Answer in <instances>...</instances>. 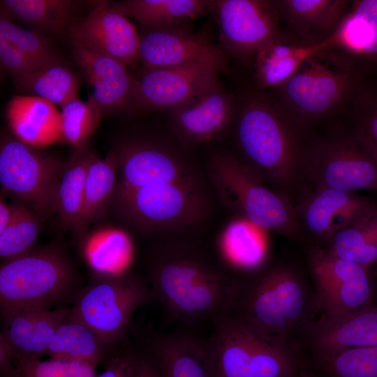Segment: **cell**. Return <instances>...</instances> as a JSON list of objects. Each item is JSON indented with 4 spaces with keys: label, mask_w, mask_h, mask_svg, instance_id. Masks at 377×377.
Here are the masks:
<instances>
[{
    "label": "cell",
    "mask_w": 377,
    "mask_h": 377,
    "mask_svg": "<svg viewBox=\"0 0 377 377\" xmlns=\"http://www.w3.org/2000/svg\"><path fill=\"white\" fill-rule=\"evenodd\" d=\"M114 149L119 169L111 206L126 224L170 235L197 227L209 215L212 185L182 147L134 139Z\"/></svg>",
    "instance_id": "obj_1"
},
{
    "label": "cell",
    "mask_w": 377,
    "mask_h": 377,
    "mask_svg": "<svg viewBox=\"0 0 377 377\" xmlns=\"http://www.w3.org/2000/svg\"><path fill=\"white\" fill-rule=\"evenodd\" d=\"M233 126L237 156L296 208L311 191L306 154L312 131L272 93L259 90L237 99Z\"/></svg>",
    "instance_id": "obj_2"
},
{
    "label": "cell",
    "mask_w": 377,
    "mask_h": 377,
    "mask_svg": "<svg viewBox=\"0 0 377 377\" xmlns=\"http://www.w3.org/2000/svg\"><path fill=\"white\" fill-rule=\"evenodd\" d=\"M149 286L170 319L186 325L214 323L232 309L239 282L198 244L163 243L147 264Z\"/></svg>",
    "instance_id": "obj_3"
},
{
    "label": "cell",
    "mask_w": 377,
    "mask_h": 377,
    "mask_svg": "<svg viewBox=\"0 0 377 377\" xmlns=\"http://www.w3.org/2000/svg\"><path fill=\"white\" fill-rule=\"evenodd\" d=\"M363 77L338 54L321 50L272 94L308 130L343 114Z\"/></svg>",
    "instance_id": "obj_4"
},
{
    "label": "cell",
    "mask_w": 377,
    "mask_h": 377,
    "mask_svg": "<svg viewBox=\"0 0 377 377\" xmlns=\"http://www.w3.org/2000/svg\"><path fill=\"white\" fill-rule=\"evenodd\" d=\"M312 302L300 274L286 265L262 272L248 285L239 283L230 316L270 337L290 341L311 320Z\"/></svg>",
    "instance_id": "obj_5"
},
{
    "label": "cell",
    "mask_w": 377,
    "mask_h": 377,
    "mask_svg": "<svg viewBox=\"0 0 377 377\" xmlns=\"http://www.w3.org/2000/svg\"><path fill=\"white\" fill-rule=\"evenodd\" d=\"M205 170L221 202L235 216L265 232L290 238L301 235L295 206L268 186L237 155L216 152L209 158Z\"/></svg>",
    "instance_id": "obj_6"
},
{
    "label": "cell",
    "mask_w": 377,
    "mask_h": 377,
    "mask_svg": "<svg viewBox=\"0 0 377 377\" xmlns=\"http://www.w3.org/2000/svg\"><path fill=\"white\" fill-rule=\"evenodd\" d=\"M207 341L213 377H297L295 347L230 316L214 323Z\"/></svg>",
    "instance_id": "obj_7"
},
{
    "label": "cell",
    "mask_w": 377,
    "mask_h": 377,
    "mask_svg": "<svg viewBox=\"0 0 377 377\" xmlns=\"http://www.w3.org/2000/svg\"><path fill=\"white\" fill-rule=\"evenodd\" d=\"M75 274L64 252L45 246L3 260L0 267V312L51 309L71 295Z\"/></svg>",
    "instance_id": "obj_8"
},
{
    "label": "cell",
    "mask_w": 377,
    "mask_h": 377,
    "mask_svg": "<svg viewBox=\"0 0 377 377\" xmlns=\"http://www.w3.org/2000/svg\"><path fill=\"white\" fill-rule=\"evenodd\" d=\"M311 190L377 191V156L347 123L332 121L313 135L306 154Z\"/></svg>",
    "instance_id": "obj_9"
},
{
    "label": "cell",
    "mask_w": 377,
    "mask_h": 377,
    "mask_svg": "<svg viewBox=\"0 0 377 377\" xmlns=\"http://www.w3.org/2000/svg\"><path fill=\"white\" fill-rule=\"evenodd\" d=\"M154 300L149 285L135 274L126 271L112 275L96 274L77 293L69 313L115 348L135 311Z\"/></svg>",
    "instance_id": "obj_10"
},
{
    "label": "cell",
    "mask_w": 377,
    "mask_h": 377,
    "mask_svg": "<svg viewBox=\"0 0 377 377\" xmlns=\"http://www.w3.org/2000/svg\"><path fill=\"white\" fill-rule=\"evenodd\" d=\"M65 162L15 137L3 135L0 145L2 195L25 205L44 221L57 213V193Z\"/></svg>",
    "instance_id": "obj_11"
},
{
    "label": "cell",
    "mask_w": 377,
    "mask_h": 377,
    "mask_svg": "<svg viewBox=\"0 0 377 377\" xmlns=\"http://www.w3.org/2000/svg\"><path fill=\"white\" fill-rule=\"evenodd\" d=\"M309 265L316 288L314 303L322 316H340L374 304L370 269L322 247L312 249Z\"/></svg>",
    "instance_id": "obj_12"
},
{
    "label": "cell",
    "mask_w": 377,
    "mask_h": 377,
    "mask_svg": "<svg viewBox=\"0 0 377 377\" xmlns=\"http://www.w3.org/2000/svg\"><path fill=\"white\" fill-rule=\"evenodd\" d=\"M220 48L244 66L258 50L281 31L275 1L216 0L214 10Z\"/></svg>",
    "instance_id": "obj_13"
},
{
    "label": "cell",
    "mask_w": 377,
    "mask_h": 377,
    "mask_svg": "<svg viewBox=\"0 0 377 377\" xmlns=\"http://www.w3.org/2000/svg\"><path fill=\"white\" fill-rule=\"evenodd\" d=\"M140 34L139 61L142 69L204 64L219 73L228 69L227 55L207 36L195 33L186 23L145 28Z\"/></svg>",
    "instance_id": "obj_14"
},
{
    "label": "cell",
    "mask_w": 377,
    "mask_h": 377,
    "mask_svg": "<svg viewBox=\"0 0 377 377\" xmlns=\"http://www.w3.org/2000/svg\"><path fill=\"white\" fill-rule=\"evenodd\" d=\"M219 73L204 64L142 69L131 103L141 110H171L220 83Z\"/></svg>",
    "instance_id": "obj_15"
},
{
    "label": "cell",
    "mask_w": 377,
    "mask_h": 377,
    "mask_svg": "<svg viewBox=\"0 0 377 377\" xmlns=\"http://www.w3.org/2000/svg\"><path fill=\"white\" fill-rule=\"evenodd\" d=\"M237 98L220 83L169 110L171 130L182 148H192L226 133L233 126Z\"/></svg>",
    "instance_id": "obj_16"
},
{
    "label": "cell",
    "mask_w": 377,
    "mask_h": 377,
    "mask_svg": "<svg viewBox=\"0 0 377 377\" xmlns=\"http://www.w3.org/2000/svg\"><path fill=\"white\" fill-rule=\"evenodd\" d=\"M376 204L353 192L312 189L296 207L302 232L325 244L340 230L350 226Z\"/></svg>",
    "instance_id": "obj_17"
},
{
    "label": "cell",
    "mask_w": 377,
    "mask_h": 377,
    "mask_svg": "<svg viewBox=\"0 0 377 377\" xmlns=\"http://www.w3.org/2000/svg\"><path fill=\"white\" fill-rule=\"evenodd\" d=\"M72 40L126 66L139 61L140 36L128 18L109 2L98 3L71 29Z\"/></svg>",
    "instance_id": "obj_18"
},
{
    "label": "cell",
    "mask_w": 377,
    "mask_h": 377,
    "mask_svg": "<svg viewBox=\"0 0 377 377\" xmlns=\"http://www.w3.org/2000/svg\"><path fill=\"white\" fill-rule=\"evenodd\" d=\"M360 75L377 67V0H355L323 42Z\"/></svg>",
    "instance_id": "obj_19"
},
{
    "label": "cell",
    "mask_w": 377,
    "mask_h": 377,
    "mask_svg": "<svg viewBox=\"0 0 377 377\" xmlns=\"http://www.w3.org/2000/svg\"><path fill=\"white\" fill-rule=\"evenodd\" d=\"M301 331L317 357L377 345V304L340 316L311 319Z\"/></svg>",
    "instance_id": "obj_20"
},
{
    "label": "cell",
    "mask_w": 377,
    "mask_h": 377,
    "mask_svg": "<svg viewBox=\"0 0 377 377\" xmlns=\"http://www.w3.org/2000/svg\"><path fill=\"white\" fill-rule=\"evenodd\" d=\"M73 53L102 114L131 106L135 77L121 61L72 40Z\"/></svg>",
    "instance_id": "obj_21"
},
{
    "label": "cell",
    "mask_w": 377,
    "mask_h": 377,
    "mask_svg": "<svg viewBox=\"0 0 377 377\" xmlns=\"http://www.w3.org/2000/svg\"><path fill=\"white\" fill-rule=\"evenodd\" d=\"M145 352L161 377H213L208 341L192 334L172 332L149 335Z\"/></svg>",
    "instance_id": "obj_22"
},
{
    "label": "cell",
    "mask_w": 377,
    "mask_h": 377,
    "mask_svg": "<svg viewBox=\"0 0 377 377\" xmlns=\"http://www.w3.org/2000/svg\"><path fill=\"white\" fill-rule=\"evenodd\" d=\"M347 0H275L281 22L293 38L317 45L334 33L349 8Z\"/></svg>",
    "instance_id": "obj_23"
},
{
    "label": "cell",
    "mask_w": 377,
    "mask_h": 377,
    "mask_svg": "<svg viewBox=\"0 0 377 377\" xmlns=\"http://www.w3.org/2000/svg\"><path fill=\"white\" fill-rule=\"evenodd\" d=\"M6 116L15 137L31 147L38 149L63 141L60 111L47 100L14 95L7 104Z\"/></svg>",
    "instance_id": "obj_24"
},
{
    "label": "cell",
    "mask_w": 377,
    "mask_h": 377,
    "mask_svg": "<svg viewBox=\"0 0 377 377\" xmlns=\"http://www.w3.org/2000/svg\"><path fill=\"white\" fill-rule=\"evenodd\" d=\"M324 49L323 42L305 44L281 31L256 53L253 64L259 91L274 90L286 83L311 54Z\"/></svg>",
    "instance_id": "obj_25"
},
{
    "label": "cell",
    "mask_w": 377,
    "mask_h": 377,
    "mask_svg": "<svg viewBox=\"0 0 377 377\" xmlns=\"http://www.w3.org/2000/svg\"><path fill=\"white\" fill-rule=\"evenodd\" d=\"M70 309H38L15 312L5 318L1 335L14 354L40 358Z\"/></svg>",
    "instance_id": "obj_26"
},
{
    "label": "cell",
    "mask_w": 377,
    "mask_h": 377,
    "mask_svg": "<svg viewBox=\"0 0 377 377\" xmlns=\"http://www.w3.org/2000/svg\"><path fill=\"white\" fill-rule=\"evenodd\" d=\"M216 1L125 0L110 4L115 10L135 20L145 28H156L186 23L212 12Z\"/></svg>",
    "instance_id": "obj_27"
},
{
    "label": "cell",
    "mask_w": 377,
    "mask_h": 377,
    "mask_svg": "<svg viewBox=\"0 0 377 377\" xmlns=\"http://www.w3.org/2000/svg\"><path fill=\"white\" fill-rule=\"evenodd\" d=\"M90 327L69 312L57 329L45 355L50 358L98 366L117 353Z\"/></svg>",
    "instance_id": "obj_28"
},
{
    "label": "cell",
    "mask_w": 377,
    "mask_h": 377,
    "mask_svg": "<svg viewBox=\"0 0 377 377\" xmlns=\"http://www.w3.org/2000/svg\"><path fill=\"white\" fill-rule=\"evenodd\" d=\"M265 232L247 220L234 216L223 228L219 238L222 258L238 270L259 269L266 258Z\"/></svg>",
    "instance_id": "obj_29"
},
{
    "label": "cell",
    "mask_w": 377,
    "mask_h": 377,
    "mask_svg": "<svg viewBox=\"0 0 377 377\" xmlns=\"http://www.w3.org/2000/svg\"><path fill=\"white\" fill-rule=\"evenodd\" d=\"M119 161L115 149L104 158H92L86 175L82 218L77 236L101 218L111 206L118 179Z\"/></svg>",
    "instance_id": "obj_30"
},
{
    "label": "cell",
    "mask_w": 377,
    "mask_h": 377,
    "mask_svg": "<svg viewBox=\"0 0 377 377\" xmlns=\"http://www.w3.org/2000/svg\"><path fill=\"white\" fill-rule=\"evenodd\" d=\"M94 155L87 147L75 149L65 162L58 185L57 213L59 225L75 236L82 218L86 175Z\"/></svg>",
    "instance_id": "obj_31"
},
{
    "label": "cell",
    "mask_w": 377,
    "mask_h": 377,
    "mask_svg": "<svg viewBox=\"0 0 377 377\" xmlns=\"http://www.w3.org/2000/svg\"><path fill=\"white\" fill-rule=\"evenodd\" d=\"M13 81L20 94L37 96L60 107L78 97V77L59 60Z\"/></svg>",
    "instance_id": "obj_32"
},
{
    "label": "cell",
    "mask_w": 377,
    "mask_h": 377,
    "mask_svg": "<svg viewBox=\"0 0 377 377\" xmlns=\"http://www.w3.org/2000/svg\"><path fill=\"white\" fill-rule=\"evenodd\" d=\"M332 254L366 268L377 263V205L364 216L337 232L325 247Z\"/></svg>",
    "instance_id": "obj_33"
},
{
    "label": "cell",
    "mask_w": 377,
    "mask_h": 377,
    "mask_svg": "<svg viewBox=\"0 0 377 377\" xmlns=\"http://www.w3.org/2000/svg\"><path fill=\"white\" fill-rule=\"evenodd\" d=\"M75 3L69 0H3L10 16L45 33L54 34L68 24Z\"/></svg>",
    "instance_id": "obj_34"
},
{
    "label": "cell",
    "mask_w": 377,
    "mask_h": 377,
    "mask_svg": "<svg viewBox=\"0 0 377 377\" xmlns=\"http://www.w3.org/2000/svg\"><path fill=\"white\" fill-rule=\"evenodd\" d=\"M13 214L8 226L0 232V257L9 260L34 249L42 219L29 207L20 202L13 203Z\"/></svg>",
    "instance_id": "obj_35"
},
{
    "label": "cell",
    "mask_w": 377,
    "mask_h": 377,
    "mask_svg": "<svg viewBox=\"0 0 377 377\" xmlns=\"http://www.w3.org/2000/svg\"><path fill=\"white\" fill-rule=\"evenodd\" d=\"M61 108L63 141L75 149L87 147L98 126L103 114L101 110L90 97L87 101L75 98Z\"/></svg>",
    "instance_id": "obj_36"
},
{
    "label": "cell",
    "mask_w": 377,
    "mask_h": 377,
    "mask_svg": "<svg viewBox=\"0 0 377 377\" xmlns=\"http://www.w3.org/2000/svg\"><path fill=\"white\" fill-rule=\"evenodd\" d=\"M328 377H377V345L318 357Z\"/></svg>",
    "instance_id": "obj_37"
},
{
    "label": "cell",
    "mask_w": 377,
    "mask_h": 377,
    "mask_svg": "<svg viewBox=\"0 0 377 377\" xmlns=\"http://www.w3.org/2000/svg\"><path fill=\"white\" fill-rule=\"evenodd\" d=\"M343 114L377 156V87L363 80Z\"/></svg>",
    "instance_id": "obj_38"
},
{
    "label": "cell",
    "mask_w": 377,
    "mask_h": 377,
    "mask_svg": "<svg viewBox=\"0 0 377 377\" xmlns=\"http://www.w3.org/2000/svg\"><path fill=\"white\" fill-rule=\"evenodd\" d=\"M0 36L17 47L37 68L59 59L50 43L39 33L15 24L1 7Z\"/></svg>",
    "instance_id": "obj_39"
},
{
    "label": "cell",
    "mask_w": 377,
    "mask_h": 377,
    "mask_svg": "<svg viewBox=\"0 0 377 377\" xmlns=\"http://www.w3.org/2000/svg\"><path fill=\"white\" fill-rule=\"evenodd\" d=\"M13 361L21 377H96L94 364L50 358L27 357L13 353Z\"/></svg>",
    "instance_id": "obj_40"
},
{
    "label": "cell",
    "mask_w": 377,
    "mask_h": 377,
    "mask_svg": "<svg viewBox=\"0 0 377 377\" xmlns=\"http://www.w3.org/2000/svg\"><path fill=\"white\" fill-rule=\"evenodd\" d=\"M0 61L13 80L36 70L31 60L13 43L0 36Z\"/></svg>",
    "instance_id": "obj_41"
},
{
    "label": "cell",
    "mask_w": 377,
    "mask_h": 377,
    "mask_svg": "<svg viewBox=\"0 0 377 377\" xmlns=\"http://www.w3.org/2000/svg\"><path fill=\"white\" fill-rule=\"evenodd\" d=\"M96 377H133V352L116 353L105 364V370Z\"/></svg>",
    "instance_id": "obj_42"
},
{
    "label": "cell",
    "mask_w": 377,
    "mask_h": 377,
    "mask_svg": "<svg viewBox=\"0 0 377 377\" xmlns=\"http://www.w3.org/2000/svg\"><path fill=\"white\" fill-rule=\"evenodd\" d=\"M0 376L1 377H21L13 361V352L0 334Z\"/></svg>",
    "instance_id": "obj_43"
},
{
    "label": "cell",
    "mask_w": 377,
    "mask_h": 377,
    "mask_svg": "<svg viewBox=\"0 0 377 377\" xmlns=\"http://www.w3.org/2000/svg\"><path fill=\"white\" fill-rule=\"evenodd\" d=\"M133 377H161L154 362L145 352H133Z\"/></svg>",
    "instance_id": "obj_44"
},
{
    "label": "cell",
    "mask_w": 377,
    "mask_h": 377,
    "mask_svg": "<svg viewBox=\"0 0 377 377\" xmlns=\"http://www.w3.org/2000/svg\"><path fill=\"white\" fill-rule=\"evenodd\" d=\"M13 203L8 204L3 195L0 198V232H1L8 225L13 214Z\"/></svg>",
    "instance_id": "obj_45"
},
{
    "label": "cell",
    "mask_w": 377,
    "mask_h": 377,
    "mask_svg": "<svg viewBox=\"0 0 377 377\" xmlns=\"http://www.w3.org/2000/svg\"><path fill=\"white\" fill-rule=\"evenodd\" d=\"M305 377H318V376H313V375H309V376H306Z\"/></svg>",
    "instance_id": "obj_46"
},
{
    "label": "cell",
    "mask_w": 377,
    "mask_h": 377,
    "mask_svg": "<svg viewBox=\"0 0 377 377\" xmlns=\"http://www.w3.org/2000/svg\"><path fill=\"white\" fill-rule=\"evenodd\" d=\"M376 267H377V263L376 264Z\"/></svg>",
    "instance_id": "obj_47"
}]
</instances>
